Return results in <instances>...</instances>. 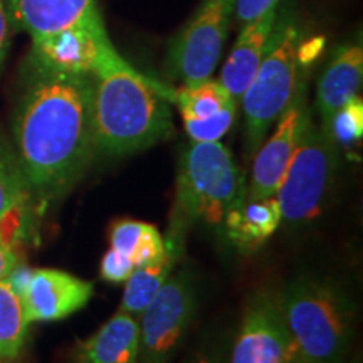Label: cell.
<instances>
[{
    "mask_svg": "<svg viewBox=\"0 0 363 363\" xmlns=\"http://www.w3.org/2000/svg\"><path fill=\"white\" fill-rule=\"evenodd\" d=\"M13 118L17 162L29 192L43 202L78 184L94 153L93 76L30 54Z\"/></svg>",
    "mask_w": 363,
    "mask_h": 363,
    "instance_id": "obj_1",
    "label": "cell"
},
{
    "mask_svg": "<svg viewBox=\"0 0 363 363\" xmlns=\"http://www.w3.org/2000/svg\"><path fill=\"white\" fill-rule=\"evenodd\" d=\"M301 29L293 9L278 12L269 44L256 74L240 96L244 108V157L251 160L279 120L296 89L303 66L298 61Z\"/></svg>",
    "mask_w": 363,
    "mask_h": 363,
    "instance_id": "obj_5",
    "label": "cell"
},
{
    "mask_svg": "<svg viewBox=\"0 0 363 363\" xmlns=\"http://www.w3.org/2000/svg\"><path fill=\"white\" fill-rule=\"evenodd\" d=\"M172 101L179 106L184 121L206 120V118L217 115L230 103H238L227 93L220 81L211 78L174 91Z\"/></svg>",
    "mask_w": 363,
    "mask_h": 363,
    "instance_id": "obj_19",
    "label": "cell"
},
{
    "mask_svg": "<svg viewBox=\"0 0 363 363\" xmlns=\"http://www.w3.org/2000/svg\"><path fill=\"white\" fill-rule=\"evenodd\" d=\"M235 0H203L195 16L172 39L167 74L184 86L206 81L219 65Z\"/></svg>",
    "mask_w": 363,
    "mask_h": 363,
    "instance_id": "obj_7",
    "label": "cell"
},
{
    "mask_svg": "<svg viewBox=\"0 0 363 363\" xmlns=\"http://www.w3.org/2000/svg\"><path fill=\"white\" fill-rule=\"evenodd\" d=\"M247 199V184L230 150L220 142L192 145L180 158L175 208L167 249L179 254L184 235L195 222L222 224Z\"/></svg>",
    "mask_w": 363,
    "mask_h": 363,
    "instance_id": "obj_3",
    "label": "cell"
},
{
    "mask_svg": "<svg viewBox=\"0 0 363 363\" xmlns=\"http://www.w3.org/2000/svg\"><path fill=\"white\" fill-rule=\"evenodd\" d=\"M278 4H274L257 19L246 22L235 40L233 52L222 67L220 84L235 101H240V96L251 83L252 76L256 74L264 57L271 33L278 19Z\"/></svg>",
    "mask_w": 363,
    "mask_h": 363,
    "instance_id": "obj_13",
    "label": "cell"
},
{
    "mask_svg": "<svg viewBox=\"0 0 363 363\" xmlns=\"http://www.w3.org/2000/svg\"><path fill=\"white\" fill-rule=\"evenodd\" d=\"M138 318L116 311L91 337L79 340L72 350V363H138Z\"/></svg>",
    "mask_w": 363,
    "mask_h": 363,
    "instance_id": "obj_15",
    "label": "cell"
},
{
    "mask_svg": "<svg viewBox=\"0 0 363 363\" xmlns=\"http://www.w3.org/2000/svg\"><path fill=\"white\" fill-rule=\"evenodd\" d=\"M29 331L21 298L7 281H0V358H17Z\"/></svg>",
    "mask_w": 363,
    "mask_h": 363,
    "instance_id": "obj_20",
    "label": "cell"
},
{
    "mask_svg": "<svg viewBox=\"0 0 363 363\" xmlns=\"http://www.w3.org/2000/svg\"><path fill=\"white\" fill-rule=\"evenodd\" d=\"M363 79L362 44H345L335 51L316 88L321 128L328 131L333 116L358 94Z\"/></svg>",
    "mask_w": 363,
    "mask_h": 363,
    "instance_id": "obj_14",
    "label": "cell"
},
{
    "mask_svg": "<svg viewBox=\"0 0 363 363\" xmlns=\"http://www.w3.org/2000/svg\"><path fill=\"white\" fill-rule=\"evenodd\" d=\"M310 118L311 111L308 108L306 98V76L301 69L291 101L276 121L274 133L262 142L251 158L252 167L247 201H259V199L276 195Z\"/></svg>",
    "mask_w": 363,
    "mask_h": 363,
    "instance_id": "obj_9",
    "label": "cell"
},
{
    "mask_svg": "<svg viewBox=\"0 0 363 363\" xmlns=\"http://www.w3.org/2000/svg\"><path fill=\"white\" fill-rule=\"evenodd\" d=\"M278 4V0H235V13L240 22H251L262 16L267 9Z\"/></svg>",
    "mask_w": 363,
    "mask_h": 363,
    "instance_id": "obj_26",
    "label": "cell"
},
{
    "mask_svg": "<svg viewBox=\"0 0 363 363\" xmlns=\"http://www.w3.org/2000/svg\"><path fill=\"white\" fill-rule=\"evenodd\" d=\"M0 363H19V362H16V358H0Z\"/></svg>",
    "mask_w": 363,
    "mask_h": 363,
    "instance_id": "obj_28",
    "label": "cell"
},
{
    "mask_svg": "<svg viewBox=\"0 0 363 363\" xmlns=\"http://www.w3.org/2000/svg\"><path fill=\"white\" fill-rule=\"evenodd\" d=\"M328 133L340 145H348L362 138L363 133V104L355 96L333 116L328 126Z\"/></svg>",
    "mask_w": 363,
    "mask_h": 363,
    "instance_id": "obj_23",
    "label": "cell"
},
{
    "mask_svg": "<svg viewBox=\"0 0 363 363\" xmlns=\"http://www.w3.org/2000/svg\"><path fill=\"white\" fill-rule=\"evenodd\" d=\"M29 194L17 157L0 142V225L19 214Z\"/></svg>",
    "mask_w": 363,
    "mask_h": 363,
    "instance_id": "obj_21",
    "label": "cell"
},
{
    "mask_svg": "<svg viewBox=\"0 0 363 363\" xmlns=\"http://www.w3.org/2000/svg\"><path fill=\"white\" fill-rule=\"evenodd\" d=\"M7 45H9V21H7L6 7H4V0H0V66H2L4 59H6Z\"/></svg>",
    "mask_w": 363,
    "mask_h": 363,
    "instance_id": "obj_27",
    "label": "cell"
},
{
    "mask_svg": "<svg viewBox=\"0 0 363 363\" xmlns=\"http://www.w3.org/2000/svg\"><path fill=\"white\" fill-rule=\"evenodd\" d=\"M91 76L94 152L123 157L174 135L167 103L174 93L145 78L120 54L106 59Z\"/></svg>",
    "mask_w": 363,
    "mask_h": 363,
    "instance_id": "obj_2",
    "label": "cell"
},
{
    "mask_svg": "<svg viewBox=\"0 0 363 363\" xmlns=\"http://www.w3.org/2000/svg\"><path fill=\"white\" fill-rule=\"evenodd\" d=\"M93 291L94 284L91 281L61 269L43 267L30 271L19 298L30 325L35 321L65 320L88 305Z\"/></svg>",
    "mask_w": 363,
    "mask_h": 363,
    "instance_id": "obj_12",
    "label": "cell"
},
{
    "mask_svg": "<svg viewBox=\"0 0 363 363\" xmlns=\"http://www.w3.org/2000/svg\"><path fill=\"white\" fill-rule=\"evenodd\" d=\"M133 271L135 264L130 257L111 247L104 252L101 264H99V274L108 283H125Z\"/></svg>",
    "mask_w": 363,
    "mask_h": 363,
    "instance_id": "obj_24",
    "label": "cell"
},
{
    "mask_svg": "<svg viewBox=\"0 0 363 363\" xmlns=\"http://www.w3.org/2000/svg\"><path fill=\"white\" fill-rule=\"evenodd\" d=\"M296 363H343L353 337L355 306L330 279L299 278L279 293Z\"/></svg>",
    "mask_w": 363,
    "mask_h": 363,
    "instance_id": "obj_4",
    "label": "cell"
},
{
    "mask_svg": "<svg viewBox=\"0 0 363 363\" xmlns=\"http://www.w3.org/2000/svg\"><path fill=\"white\" fill-rule=\"evenodd\" d=\"M281 211L276 197L259 201H244L242 206L233 208L225 216L227 235L242 252L259 249L281 225Z\"/></svg>",
    "mask_w": 363,
    "mask_h": 363,
    "instance_id": "obj_16",
    "label": "cell"
},
{
    "mask_svg": "<svg viewBox=\"0 0 363 363\" xmlns=\"http://www.w3.org/2000/svg\"><path fill=\"white\" fill-rule=\"evenodd\" d=\"M16 24L44 43L66 33L106 34L96 0H11Z\"/></svg>",
    "mask_w": 363,
    "mask_h": 363,
    "instance_id": "obj_11",
    "label": "cell"
},
{
    "mask_svg": "<svg viewBox=\"0 0 363 363\" xmlns=\"http://www.w3.org/2000/svg\"><path fill=\"white\" fill-rule=\"evenodd\" d=\"M195 310L192 278L187 272L170 276L138 316V363H169L190 328Z\"/></svg>",
    "mask_w": 363,
    "mask_h": 363,
    "instance_id": "obj_8",
    "label": "cell"
},
{
    "mask_svg": "<svg viewBox=\"0 0 363 363\" xmlns=\"http://www.w3.org/2000/svg\"><path fill=\"white\" fill-rule=\"evenodd\" d=\"M6 224L0 225V281H6L13 267L19 264L11 235L6 233Z\"/></svg>",
    "mask_w": 363,
    "mask_h": 363,
    "instance_id": "obj_25",
    "label": "cell"
},
{
    "mask_svg": "<svg viewBox=\"0 0 363 363\" xmlns=\"http://www.w3.org/2000/svg\"><path fill=\"white\" fill-rule=\"evenodd\" d=\"M169 251V249H167ZM177 261V254L169 251L165 259L155 264L135 267L131 276L125 281V293L121 298V305L118 308L120 313H126L138 318L142 315L148 303L155 298L165 281L172 276Z\"/></svg>",
    "mask_w": 363,
    "mask_h": 363,
    "instance_id": "obj_18",
    "label": "cell"
},
{
    "mask_svg": "<svg viewBox=\"0 0 363 363\" xmlns=\"http://www.w3.org/2000/svg\"><path fill=\"white\" fill-rule=\"evenodd\" d=\"M338 163V143L310 118L274 195L283 222L299 224L320 214L335 182Z\"/></svg>",
    "mask_w": 363,
    "mask_h": 363,
    "instance_id": "obj_6",
    "label": "cell"
},
{
    "mask_svg": "<svg viewBox=\"0 0 363 363\" xmlns=\"http://www.w3.org/2000/svg\"><path fill=\"white\" fill-rule=\"evenodd\" d=\"M235 115H238V103H230L224 110L217 115L206 118V120H187L185 131H187L192 142L206 143V142H219L227 131L233 126Z\"/></svg>",
    "mask_w": 363,
    "mask_h": 363,
    "instance_id": "obj_22",
    "label": "cell"
},
{
    "mask_svg": "<svg viewBox=\"0 0 363 363\" xmlns=\"http://www.w3.org/2000/svg\"><path fill=\"white\" fill-rule=\"evenodd\" d=\"M110 247L130 257L135 267L155 264L165 259L167 244L155 225L133 219L113 222L108 233Z\"/></svg>",
    "mask_w": 363,
    "mask_h": 363,
    "instance_id": "obj_17",
    "label": "cell"
},
{
    "mask_svg": "<svg viewBox=\"0 0 363 363\" xmlns=\"http://www.w3.org/2000/svg\"><path fill=\"white\" fill-rule=\"evenodd\" d=\"M230 363H296L279 293L259 291L247 303Z\"/></svg>",
    "mask_w": 363,
    "mask_h": 363,
    "instance_id": "obj_10",
    "label": "cell"
}]
</instances>
